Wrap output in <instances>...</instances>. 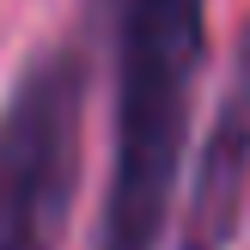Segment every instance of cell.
<instances>
[{
    "instance_id": "6da1fadb",
    "label": "cell",
    "mask_w": 250,
    "mask_h": 250,
    "mask_svg": "<svg viewBox=\"0 0 250 250\" xmlns=\"http://www.w3.org/2000/svg\"><path fill=\"white\" fill-rule=\"evenodd\" d=\"M110 49V177L92 250H159L189 146L208 0H92Z\"/></svg>"
},
{
    "instance_id": "3957f363",
    "label": "cell",
    "mask_w": 250,
    "mask_h": 250,
    "mask_svg": "<svg viewBox=\"0 0 250 250\" xmlns=\"http://www.w3.org/2000/svg\"><path fill=\"white\" fill-rule=\"evenodd\" d=\"M250 195V24L232 43L226 80H220L214 122L189 165V195L177 220V250H232Z\"/></svg>"
},
{
    "instance_id": "7a4b0ae2",
    "label": "cell",
    "mask_w": 250,
    "mask_h": 250,
    "mask_svg": "<svg viewBox=\"0 0 250 250\" xmlns=\"http://www.w3.org/2000/svg\"><path fill=\"white\" fill-rule=\"evenodd\" d=\"M85 55L49 43L0 104V250H55L80 189Z\"/></svg>"
}]
</instances>
